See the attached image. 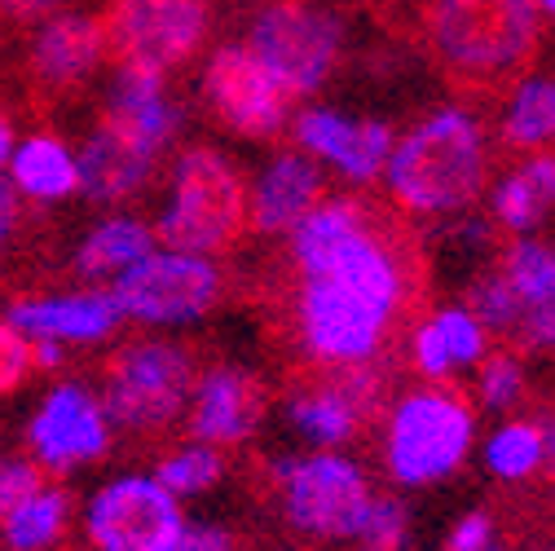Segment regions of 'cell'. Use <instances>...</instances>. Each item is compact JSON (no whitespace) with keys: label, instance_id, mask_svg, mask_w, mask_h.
Segmentation results:
<instances>
[{"label":"cell","instance_id":"cell-22","mask_svg":"<svg viewBox=\"0 0 555 551\" xmlns=\"http://www.w3.org/2000/svg\"><path fill=\"white\" fill-rule=\"evenodd\" d=\"M106 115L115 124H124L137 142H146L151 151H164L172 142V132L181 128V111L164 93V76L132 72V66H119Z\"/></svg>","mask_w":555,"mask_h":551},{"label":"cell","instance_id":"cell-29","mask_svg":"<svg viewBox=\"0 0 555 551\" xmlns=\"http://www.w3.org/2000/svg\"><path fill=\"white\" fill-rule=\"evenodd\" d=\"M66 521H72V495L53 490V486H40L0 525H5V542L14 551H44L66 534Z\"/></svg>","mask_w":555,"mask_h":551},{"label":"cell","instance_id":"cell-43","mask_svg":"<svg viewBox=\"0 0 555 551\" xmlns=\"http://www.w3.org/2000/svg\"><path fill=\"white\" fill-rule=\"evenodd\" d=\"M533 5H538L542 14H551V18H555V0H533Z\"/></svg>","mask_w":555,"mask_h":551},{"label":"cell","instance_id":"cell-16","mask_svg":"<svg viewBox=\"0 0 555 551\" xmlns=\"http://www.w3.org/2000/svg\"><path fill=\"white\" fill-rule=\"evenodd\" d=\"M296 142L309 159L335 168L344 181L366 185L384 177V164L392 155V128L384 119H349L331 106H305L292 124Z\"/></svg>","mask_w":555,"mask_h":551},{"label":"cell","instance_id":"cell-34","mask_svg":"<svg viewBox=\"0 0 555 551\" xmlns=\"http://www.w3.org/2000/svg\"><path fill=\"white\" fill-rule=\"evenodd\" d=\"M437 551H512V542H507V529H503L499 512L467 508L463 516L450 521V529H446Z\"/></svg>","mask_w":555,"mask_h":551},{"label":"cell","instance_id":"cell-31","mask_svg":"<svg viewBox=\"0 0 555 551\" xmlns=\"http://www.w3.org/2000/svg\"><path fill=\"white\" fill-rule=\"evenodd\" d=\"M472 388H476V406H485L490 415H512V410L525 401V393H529V371H525V362L516 354H494L490 349L476 362Z\"/></svg>","mask_w":555,"mask_h":551},{"label":"cell","instance_id":"cell-2","mask_svg":"<svg viewBox=\"0 0 555 551\" xmlns=\"http://www.w3.org/2000/svg\"><path fill=\"white\" fill-rule=\"evenodd\" d=\"M476 450V406L450 384L401 393L379 424V467L401 495L437 490Z\"/></svg>","mask_w":555,"mask_h":551},{"label":"cell","instance_id":"cell-7","mask_svg":"<svg viewBox=\"0 0 555 551\" xmlns=\"http://www.w3.org/2000/svg\"><path fill=\"white\" fill-rule=\"evenodd\" d=\"M194 358L185 344L172 339H137L119 349L106 367L102 410L111 428L132 437H155L185 415V401L194 388Z\"/></svg>","mask_w":555,"mask_h":551},{"label":"cell","instance_id":"cell-26","mask_svg":"<svg viewBox=\"0 0 555 551\" xmlns=\"http://www.w3.org/2000/svg\"><path fill=\"white\" fill-rule=\"evenodd\" d=\"M146 252H155V234L132 217H115V221H102L80 243L76 269L85 273V279H119V273L128 265H137Z\"/></svg>","mask_w":555,"mask_h":551},{"label":"cell","instance_id":"cell-1","mask_svg":"<svg viewBox=\"0 0 555 551\" xmlns=\"http://www.w3.org/2000/svg\"><path fill=\"white\" fill-rule=\"evenodd\" d=\"M296 344L305 362L344 371L379 362L405 309L410 269L362 198H322L292 226Z\"/></svg>","mask_w":555,"mask_h":551},{"label":"cell","instance_id":"cell-27","mask_svg":"<svg viewBox=\"0 0 555 551\" xmlns=\"http://www.w3.org/2000/svg\"><path fill=\"white\" fill-rule=\"evenodd\" d=\"M503 142L516 151H542L555 142V80H520L503 106Z\"/></svg>","mask_w":555,"mask_h":551},{"label":"cell","instance_id":"cell-40","mask_svg":"<svg viewBox=\"0 0 555 551\" xmlns=\"http://www.w3.org/2000/svg\"><path fill=\"white\" fill-rule=\"evenodd\" d=\"M538 428H542V476H555V415H542Z\"/></svg>","mask_w":555,"mask_h":551},{"label":"cell","instance_id":"cell-6","mask_svg":"<svg viewBox=\"0 0 555 551\" xmlns=\"http://www.w3.org/2000/svg\"><path fill=\"white\" fill-rule=\"evenodd\" d=\"M428 40L454 76L503 80L533 53V0H433Z\"/></svg>","mask_w":555,"mask_h":551},{"label":"cell","instance_id":"cell-44","mask_svg":"<svg viewBox=\"0 0 555 551\" xmlns=\"http://www.w3.org/2000/svg\"><path fill=\"white\" fill-rule=\"evenodd\" d=\"M349 551H384V547H366V542H353Z\"/></svg>","mask_w":555,"mask_h":551},{"label":"cell","instance_id":"cell-28","mask_svg":"<svg viewBox=\"0 0 555 551\" xmlns=\"http://www.w3.org/2000/svg\"><path fill=\"white\" fill-rule=\"evenodd\" d=\"M499 273H503L507 287H512L516 300H520V326H525V318H529L533 309H542V305L551 300V292H555V247L542 243V239H533V234H520V239L503 252ZM516 335H520V331H516Z\"/></svg>","mask_w":555,"mask_h":551},{"label":"cell","instance_id":"cell-33","mask_svg":"<svg viewBox=\"0 0 555 551\" xmlns=\"http://www.w3.org/2000/svg\"><path fill=\"white\" fill-rule=\"evenodd\" d=\"M410 534H414V508L405 503V495L401 490L397 495H379L375 490V499L366 508V521L358 529V542L384 547V551H405Z\"/></svg>","mask_w":555,"mask_h":551},{"label":"cell","instance_id":"cell-14","mask_svg":"<svg viewBox=\"0 0 555 551\" xmlns=\"http://www.w3.org/2000/svg\"><path fill=\"white\" fill-rule=\"evenodd\" d=\"M264 410H269L264 384L247 367H212L194 375V388L185 401V433L190 441L234 450L260 433Z\"/></svg>","mask_w":555,"mask_h":551},{"label":"cell","instance_id":"cell-9","mask_svg":"<svg viewBox=\"0 0 555 551\" xmlns=\"http://www.w3.org/2000/svg\"><path fill=\"white\" fill-rule=\"evenodd\" d=\"M344 27L331 10L309 0H273L247 31V49L269 66L292 98H309L326 85L339 62Z\"/></svg>","mask_w":555,"mask_h":551},{"label":"cell","instance_id":"cell-35","mask_svg":"<svg viewBox=\"0 0 555 551\" xmlns=\"http://www.w3.org/2000/svg\"><path fill=\"white\" fill-rule=\"evenodd\" d=\"M36 371L31 358V339L14 326V322H0V397H10L27 384V375Z\"/></svg>","mask_w":555,"mask_h":551},{"label":"cell","instance_id":"cell-24","mask_svg":"<svg viewBox=\"0 0 555 551\" xmlns=\"http://www.w3.org/2000/svg\"><path fill=\"white\" fill-rule=\"evenodd\" d=\"M480 463L499 486H525V480L542 476V428H538V420L503 415V424H494L490 433H485Z\"/></svg>","mask_w":555,"mask_h":551},{"label":"cell","instance_id":"cell-19","mask_svg":"<svg viewBox=\"0 0 555 551\" xmlns=\"http://www.w3.org/2000/svg\"><path fill=\"white\" fill-rule=\"evenodd\" d=\"M155 159H159V151L137 142L124 124L102 115L98 128L89 132V142H85V155L76 159L80 164V190H89L102 203H119L151 177Z\"/></svg>","mask_w":555,"mask_h":551},{"label":"cell","instance_id":"cell-18","mask_svg":"<svg viewBox=\"0 0 555 551\" xmlns=\"http://www.w3.org/2000/svg\"><path fill=\"white\" fill-rule=\"evenodd\" d=\"M490 354V331L467 305H446L410 335V367L428 384H450L463 371H476V362Z\"/></svg>","mask_w":555,"mask_h":551},{"label":"cell","instance_id":"cell-42","mask_svg":"<svg viewBox=\"0 0 555 551\" xmlns=\"http://www.w3.org/2000/svg\"><path fill=\"white\" fill-rule=\"evenodd\" d=\"M14 155V124H10V115L0 111V164H5Z\"/></svg>","mask_w":555,"mask_h":551},{"label":"cell","instance_id":"cell-25","mask_svg":"<svg viewBox=\"0 0 555 551\" xmlns=\"http://www.w3.org/2000/svg\"><path fill=\"white\" fill-rule=\"evenodd\" d=\"M14 185L31 198H66L80 190V164L57 137L36 132L14 151Z\"/></svg>","mask_w":555,"mask_h":551},{"label":"cell","instance_id":"cell-17","mask_svg":"<svg viewBox=\"0 0 555 551\" xmlns=\"http://www.w3.org/2000/svg\"><path fill=\"white\" fill-rule=\"evenodd\" d=\"M102 57H106L102 23L89 14H62V18H49L31 40V80L40 93L62 98L80 89Z\"/></svg>","mask_w":555,"mask_h":551},{"label":"cell","instance_id":"cell-8","mask_svg":"<svg viewBox=\"0 0 555 551\" xmlns=\"http://www.w3.org/2000/svg\"><path fill=\"white\" fill-rule=\"evenodd\" d=\"M98 23L115 66L168 76L172 66L198 53L212 14H207V0H111Z\"/></svg>","mask_w":555,"mask_h":551},{"label":"cell","instance_id":"cell-20","mask_svg":"<svg viewBox=\"0 0 555 551\" xmlns=\"http://www.w3.org/2000/svg\"><path fill=\"white\" fill-rule=\"evenodd\" d=\"M326 177L322 164L309 159L305 151H287L264 164L256 190L247 194V208H251V226L260 234H278V230H292L313 203H322Z\"/></svg>","mask_w":555,"mask_h":551},{"label":"cell","instance_id":"cell-36","mask_svg":"<svg viewBox=\"0 0 555 551\" xmlns=\"http://www.w3.org/2000/svg\"><path fill=\"white\" fill-rule=\"evenodd\" d=\"M164 551H243V538L221 521H181Z\"/></svg>","mask_w":555,"mask_h":551},{"label":"cell","instance_id":"cell-32","mask_svg":"<svg viewBox=\"0 0 555 551\" xmlns=\"http://www.w3.org/2000/svg\"><path fill=\"white\" fill-rule=\"evenodd\" d=\"M467 309L480 318V326L490 331V335H494V331H499V335H516V331H520V300H516V292L507 287V279L499 273V265L485 269L480 279L472 283Z\"/></svg>","mask_w":555,"mask_h":551},{"label":"cell","instance_id":"cell-30","mask_svg":"<svg viewBox=\"0 0 555 551\" xmlns=\"http://www.w3.org/2000/svg\"><path fill=\"white\" fill-rule=\"evenodd\" d=\"M159 486L172 495V499H198L207 490H217L225 480V450L217 446H203V441H185L177 450H168L155 472H151Z\"/></svg>","mask_w":555,"mask_h":551},{"label":"cell","instance_id":"cell-41","mask_svg":"<svg viewBox=\"0 0 555 551\" xmlns=\"http://www.w3.org/2000/svg\"><path fill=\"white\" fill-rule=\"evenodd\" d=\"M14 217H18V203H14V190L0 181V243L10 239V230H14Z\"/></svg>","mask_w":555,"mask_h":551},{"label":"cell","instance_id":"cell-13","mask_svg":"<svg viewBox=\"0 0 555 551\" xmlns=\"http://www.w3.org/2000/svg\"><path fill=\"white\" fill-rule=\"evenodd\" d=\"M203 93L225 128L256 137V142L278 137L287 124L292 93L278 85V76L247 44H225L212 53V62L203 72Z\"/></svg>","mask_w":555,"mask_h":551},{"label":"cell","instance_id":"cell-38","mask_svg":"<svg viewBox=\"0 0 555 551\" xmlns=\"http://www.w3.org/2000/svg\"><path fill=\"white\" fill-rule=\"evenodd\" d=\"M520 339L533 344V349H555V292H551V300H546L542 309H533V313L525 318Z\"/></svg>","mask_w":555,"mask_h":551},{"label":"cell","instance_id":"cell-39","mask_svg":"<svg viewBox=\"0 0 555 551\" xmlns=\"http://www.w3.org/2000/svg\"><path fill=\"white\" fill-rule=\"evenodd\" d=\"M66 0H0V18L10 23H40V18H53Z\"/></svg>","mask_w":555,"mask_h":551},{"label":"cell","instance_id":"cell-23","mask_svg":"<svg viewBox=\"0 0 555 551\" xmlns=\"http://www.w3.org/2000/svg\"><path fill=\"white\" fill-rule=\"evenodd\" d=\"M490 208H494V221L516 239L533 234L555 213V155H529L520 168H512L494 185Z\"/></svg>","mask_w":555,"mask_h":551},{"label":"cell","instance_id":"cell-12","mask_svg":"<svg viewBox=\"0 0 555 551\" xmlns=\"http://www.w3.org/2000/svg\"><path fill=\"white\" fill-rule=\"evenodd\" d=\"M384 406V371L379 362L344 367L326 380L300 384L287 397V428L305 450H349L371 415Z\"/></svg>","mask_w":555,"mask_h":551},{"label":"cell","instance_id":"cell-5","mask_svg":"<svg viewBox=\"0 0 555 551\" xmlns=\"http://www.w3.org/2000/svg\"><path fill=\"white\" fill-rule=\"evenodd\" d=\"M247 221V185L234 172V164L207 146H194L177 159L172 198L155 226V239L172 252L217 256L243 239Z\"/></svg>","mask_w":555,"mask_h":551},{"label":"cell","instance_id":"cell-3","mask_svg":"<svg viewBox=\"0 0 555 551\" xmlns=\"http://www.w3.org/2000/svg\"><path fill=\"white\" fill-rule=\"evenodd\" d=\"M485 168H490V155H485V132L476 115L441 106L424 124H414L401 142H392L384 181L405 213L441 217L467 208L480 194Z\"/></svg>","mask_w":555,"mask_h":551},{"label":"cell","instance_id":"cell-37","mask_svg":"<svg viewBox=\"0 0 555 551\" xmlns=\"http://www.w3.org/2000/svg\"><path fill=\"white\" fill-rule=\"evenodd\" d=\"M31 490H40V467L18 463V459H0V521H5Z\"/></svg>","mask_w":555,"mask_h":551},{"label":"cell","instance_id":"cell-15","mask_svg":"<svg viewBox=\"0 0 555 551\" xmlns=\"http://www.w3.org/2000/svg\"><path fill=\"white\" fill-rule=\"evenodd\" d=\"M27 441L36 459L53 472L98 463L111 450V420L102 410V397H93L85 384H57L40 401Z\"/></svg>","mask_w":555,"mask_h":551},{"label":"cell","instance_id":"cell-4","mask_svg":"<svg viewBox=\"0 0 555 551\" xmlns=\"http://www.w3.org/2000/svg\"><path fill=\"white\" fill-rule=\"evenodd\" d=\"M278 521L309 547H353L375 499V480L349 450H296L269 463Z\"/></svg>","mask_w":555,"mask_h":551},{"label":"cell","instance_id":"cell-10","mask_svg":"<svg viewBox=\"0 0 555 551\" xmlns=\"http://www.w3.org/2000/svg\"><path fill=\"white\" fill-rule=\"evenodd\" d=\"M115 305L124 318L146 326H181L203 313H212L221 300V269L212 256L194 252H146L137 265H128L115 287Z\"/></svg>","mask_w":555,"mask_h":551},{"label":"cell","instance_id":"cell-21","mask_svg":"<svg viewBox=\"0 0 555 551\" xmlns=\"http://www.w3.org/2000/svg\"><path fill=\"white\" fill-rule=\"evenodd\" d=\"M10 322L31 339L98 344L124 322V313L111 292H76V296H53V300H18L10 309Z\"/></svg>","mask_w":555,"mask_h":551},{"label":"cell","instance_id":"cell-11","mask_svg":"<svg viewBox=\"0 0 555 551\" xmlns=\"http://www.w3.org/2000/svg\"><path fill=\"white\" fill-rule=\"evenodd\" d=\"M185 512L151 472H124L89 499L85 538L89 551H164Z\"/></svg>","mask_w":555,"mask_h":551}]
</instances>
